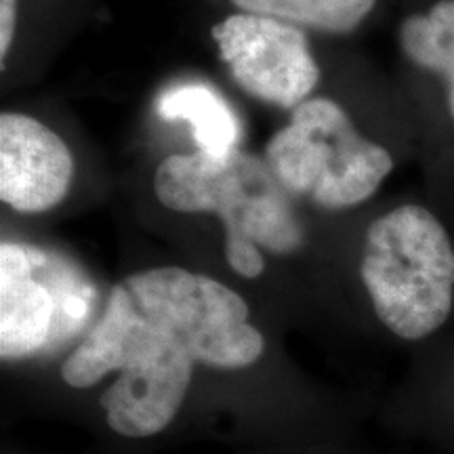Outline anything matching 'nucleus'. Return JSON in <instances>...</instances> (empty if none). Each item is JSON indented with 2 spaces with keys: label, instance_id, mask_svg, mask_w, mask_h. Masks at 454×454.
Returning <instances> with one entry per match:
<instances>
[{
  "label": "nucleus",
  "instance_id": "7",
  "mask_svg": "<svg viewBox=\"0 0 454 454\" xmlns=\"http://www.w3.org/2000/svg\"><path fill=\"white\" fill-rule=\"evenodd\" d=\"M211 34L234 81L253 98L294 110L317 87L320 67L297 26L236 13L213 26Z\"/></svg>",
  "mask_w": 454,
  "mask_h": 454
},
{
  "label": "nucleus",
  "instance_id": "9",
  "mask_svg": "<svg viewBox=\"0 0 454 454\" xmlns=\"http://www.w3.org/2000/svg\"><path fill=\"white\" fill-rule=\"evenodd\" d=\"M156 112L164 121H185L204 154L227 156L240 141V122L217 89L204 82H181L162 90Z\"/></svg>",
  "mask_w": 454,
  "mask_h": 454
},
{
  "label": "nucleus",
  "instance_id": "11",
  "mask_svg": "<svg viewBox=\"0 0 454 454\" xmlns=\"http://www.w3.org/2000/svg\"><path fill=\"white\" fill-rule=\"evenodd\" d=\"M242 13L274 17L293 26L328 34L354 32L371 15L377 0H231Z\"/></svg>",
  "mask_w": 454,
  "mask_h": 454
},
{
  "label": "nucleus",
  "instance_id": "8",
  "mask_svg": "<svg viewBox=\"0 0 454 454\" xmlns=\"http://www.w3.org/2000/svg\"><path fill=\"white\" fill-rule=\"evenodd\" d=\"M74 175L70 147L26 114L0 116V200L17 213H44L64 200Z\"/></svg>",
  "mask_w": 454,
  "mask_h": 454
},
{
  "label": "nucleus",
  "instance_id": "3",
  "mask_svg": "<svg viewBox=\"0 0 454 454\" xmlns=\"http://www.w3.org/2000/svg\"><path fill=\"white\" fill-rule=\"evenodd\" d=\"M360 276L374 314L400 339L429 337L450 316L454 248L427 208L404 204L372 221Z\"/></svg>",
  "mask_w": 454,
  "mask_h": 454
},
{
  "label": "nucleus",
  "instance_id": "10",
  "mask_svg": "<svg viewBox=\"0 0 454 454\" xmlns=\"http://www.w3.org/2000/svg\"><path fill=\"white\" fill-rule=\"evenodd\" d=\"M400 44L414 66L444 78L454 121V0H440L427 13L406 17L400 26Z\"/></svg>",
  "mask_w": 454,
  "mask_h": 454
},
{
  "label": "nucleus",
  "instance_id": "12",
  "mask_svg": "<svg viewBox=\"0 0 454 454\" xmlns=\"http://www.w3.org/2000/svg\"><path fill=\"white\" fill-rule=\"evenodd\" d=\"M17 21V0H0V59H7L11 44L15 36Z\"/></svg>",
  "mask_w": 454,
  "mask_h": 454
},
{
  "label": "nucleus",
  "instance_id": "5",
  "mask_svg": "<svg viewBox=\"0 0 454 454\" xmlns=\"http://www.w3.org/2000/svg\"><path fill=\"white\" fill-rule=\"evenodd\" d=\"M122 286L141 317L177 340L194 362L238 371L263 356L265 339L248 322V305L215 278L154 268L129 276Z\"/></svg>",
  "mask_w": 454,
  "mask_h": 454
},
{
  "label": "nucleus",
  "instance_id": "1",
  "mask_svg": "<svg viewBox=\"0 0 454 454\" xmlns=\"http://www.w3.org/2000/svg\"><path fill=\"white\" fill-rule=\"evenodd\" d=\"M121 372L99 397L106 421L127 438L160 434L177 417L194 372V360L175 339L145 322L121 284L112 288L104 316L67 356L61 377L87 389L107 372Z\"/></svg>",
  "mask_w": 454,
  "mask_h": 454
},
{
  "label": "nucleus",
  "instance_id": "2",
  "mask_svg": "<svg viewBox=\"0 0 454 454\" xmlns=\"http://www.w3.org/2000/svg\"><path fill=\"white\" fill-rule=\"evenodd\" d=\"M154 192L170 211L217 215L225 225V259L242 278L263 274L261 251L288 254L303 244L291 194L268 162L242 150L168 156L158 164Z\"/></svg>",
  "mask_w": 454,
  "mask_h": 454
},
{
  "label": "nucleus",
  "instance_id": "6",
  "mask_svg": "<svg viewBox=\"0 0 454 454\" xmlns=\"http://www.w3.org/2000/svg\"><path fill=\"white\" fill-rule=\"evenodd\" d=\"M90 286L72 265L30 244H0V356L20 360L87 320Z\"/></svg>",
  "mask_w": 454,
  "mask_h": 454
},
{
  "label": "nucleus",
  "instance_id": "4",
  "mask_svg": "<svg viewBox=\"0 0 454 454\" xmlns=\"http://www.w3.org/2000/svg\"><path fill=\"white\" fill-rule=\"evenodd\" d=\"M265 162L288 194L326 208L366 202L394 168L383 145L366 139L337 101L309 98L265 147Z\"/></svg>",
  "mask_w": 454,
  "mask_h": 454
}]
</instances>
